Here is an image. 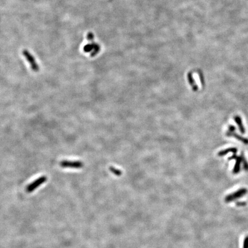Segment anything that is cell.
Returning a JSON list of instances; mask_svg holds the SVG:
<instances>
[{"label": "cell", "mask_w": 248, "mask_h": 248, "mask_svg": "<svg viewBox=\"0 0 248 248\" xmlns=\"http://www.w3.org/2000/svg\"><path fill=\"white\" fill-rule=\"evenodd\" d=\"M247 192V190L246 188H241L231 194L227 195L225 197V201L226 203H230L237 199H238L245 196Z\"/></svg>", "instance_id": "1"}, {"label": "cell", "mask_w": 248, "mask_h": 248, "mask_svg": "<svg viewBox=\"0 0 248 248\" xmlns=\"http://www.w3.org/2000/svg\"><path fill=\"white\" fill-rule=\"evenodd\" d=\"M23 55L25 58L29 62L32 70L34 72H37L39 71V66L37 63L36 62V60L34 56L27 50H24L22 52Z\"/></svg>", "instance_id": "2"}, {"label": "cell", "mask_w": 248, "mask_h": 248, "mask_svg": "<svg viewBox=\"0 0 248 248\" xmlns=\"http://www.w3.org/2000/svg\"><path fill=\"white\" fill-rule=\"evenodd\" d=\"M47 180V178L46 176H43L38 178V179H36L34 182L30 183L26 188V191L28 193L32 192L33 191H34L36 188H37L39 186L42 185L44 183H45Z\"/></svg>", "instance_id": "3"}, {"label": "cell", "mask_w": 248, "mask_h": 248, "mask_svg": "<svg viewBox=\"0 0 248 248\" xmlns=\"http://www.w3.org/2000/svg\"><path fill=\"white\" fill-rule=\"evenodd\" d=\"M84 163L80 161H68L63 160L60 162V165L62 168H70L79 169L84 167Z\"/></svg>", "instance_id": "4"}, {"label": "cell", "mask_w": 248, "mask_h": 248, "mask_svg": "<svg viewBox=\"0 0 248 248\" xmlns=\"http://www.w3.org/2000/svg\"><path fill=\"white\" fill-rule=\"evenodd\" d=\"M101 47L99 44L95 43L93 41V42L90 44H86L84 47V51L85 52H91V56L94 57L97 55L100 51Z\"/></svg>", "instance_id": "5"}, {"label": "cell", "mask_w": 248, "mask_h": 248, "mask_svg": "<svg viewBox=\"0 0 248 248\" xmlns=\"http://www.w3.org/2000/svg\"><path fill=\"white\" fill-rule=\"evenodd\" d=\"M226 135L227 137H233L234 138H235V139L239 140V141H241V143H242L243 144H245V145H248V139L244 137L235 132H227L226 133Z\"/></svg>", "instance_id": "6"}, {"label": "cell", "mask_w": 248, "mask_h": 248, "mask_svg": "<svg viewBox=\"0 0 248 248\" xmlns=\"http://www.w3.org/2000/svg\"><path fill=\"white\" fill-rule=\"evenodd\" d=\"M234 120L237 123V125L239 128L240 132L242 134H244L245 133V128L243 125L242 118L239 115H235L234 117Z\"/></svg>", "instance_id": "7"}, {"label": "cell", "mask_w": 248, "mask_h": 248, "mask_svg": "<svg viewBox=\"0 0 248 248\" xmlns=\"http://www.w3.org/2000/svg\"><path fill=\"white\" fill-rule=\"evenodd\" d=\"M237 151H238V149L235 147L228 148H226L225 149H223V150L219 151L218 153V155L221 157V156H223L225 155H226L227 154H228L229 153H233V154H235V153H237Z\"/></svg>", "instance_id": "8"}, {"label": "cell", "mask_w": 248, "mask_h": 248, "mask_svg": "<svg viewBox=\"0 0 248 248\" xmlns=\"http://www.w3.org/2000/svg\"><path fill=\"white\" fill-rule=\"evenodd\" d=\"M241 164H242V161H241V158L240 156H237V158L235 159V162L234 166V168L233 170V174H237L239 172Z\"/></svg>", "instance_id": "9"}, {"label": "cell", "mask_w": 248, "mask_h": 248, "mask_svg": "<svg viewBox=\"0 0 248 248\" xmlns=\"http://www.w3.org/2000/svg\"><path fill=\"white\" fill-rule=\"evenodd\" d=\"M188 80H189V82H190V85H191V86L192 87V89H193L194 91H196V90H198V86L196 85V84H195V80H194V78H193V77H192V75L191 72H189V73H188Z\"/></svg>", "instance_id": "10"}, {"label": "cell", "mask_w": 248, "mask_h": 248, "mask_svg": "<svg viewBox=\"0 0 248 248\" xmlns=\"http://www.w3.org/2000/svg\"><path fill=\"white\" fill-rule=\"evenodd\" d=\"M240 157L241 158V161H242V164L243 165V168L244 169V170L245 171H248V162L247 161V160L246 159L244 153L243 152L241 153Z\"/></svg>", "instance_id": "11"}, {"label": "cell", "mask_w": 248, "mask_h": 248, "mask_svg": "<svg viewBox=\"0 0 248 248\" xmlns=\"http://www.w3.org/2000/svg\"><path fill=\"white\" fill-rule=\"evenodd\" d=\"M109 170H110V172H111L115 176H119L122 175V171L120 170H118L116 168H114L113 167H110L109 168Z\"/></svg>", "instance_id": "12"}, {"label": "cell", "mask_w": 248, "mask_h": 248, "mask_svg": "<svg viewBox=\"0 0 248 248\" xmlns=\"http://www.w3.org/2000/svg\"><path fill=\"white\" fill-rule=\"evenodd\" d=\"M94 34L93 33L89 32L88 34V35H87V39L88 40L92 41L94 40Z\"/></svg>", "instance_id": "13"}, {"label": "cell", "mask_w": 248, "mask_h": 248, "mask_svg": "<svg viewBox=\"0 0 248 248\" xmlns=\"http://www.w3.org/2000/svg\"><path fill=\"white\" fill-rule=\"evenodd\" d=\"M243 248H248V235L246 236L243 241Z\"/></svg>", "instance_id": "14"}, {"label": "cell", "mask_w": 248, "mask_h": 248, "mask_svg": "<svg viewBox=\"0 0 248 248\" xmlns=\"http://www.w3.org/2000/svg\"><path fill=\"white\" fill-rule=\"evenodd\" d=\"M235 131V127L233 125H230L228 127V131L229 132H234Z\"/></svg>", "instance_id": "15"}, {"label": "cell", "mask_w": 248, "mask_h": 248, "mask_svg": "<svg viewBox=\"0 0 248 248\" xmlns=\"http://www.w3.org/2000/svg\"><path fill=\"white\" fill-rule=\"evenodd\" d=\"M237 156H237V154L236 153H235V154H233L231 156H230V157H229V158H228V160H235L236 158H237Z\"/></svg>", "instance_id": "16"}]
</instances>
